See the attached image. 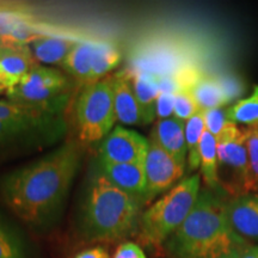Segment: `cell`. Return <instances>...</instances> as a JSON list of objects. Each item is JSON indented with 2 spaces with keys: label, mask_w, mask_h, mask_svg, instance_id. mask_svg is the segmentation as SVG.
<instances>
[{
  "label": "cell",
  "mask_w": 258,
  "mask_h": 258,
  "mask_svg": "<svg viewBox=\"0 0 258 258\" xmlns=\"http://www.w3.org/2000/svg\"><path fill=\"white\" fill-rule=\"evenodd\" d=\"M201 111L198 103L195 101L191 91H180L175 95V108H173V117L186 122Z\"/></svg>",
  "instance_id": "cell-27"
},
{
  "label": "cell",
  "mask_w": 258,
  "mask_h": 258,
  "mask_svg": "<svg viewBox=\"0 0 258 258\" xmlns=\"http://www.w3.org/2000/svg\"><path fill=\"white\" fill-rule=\"evenodd\" d=\"M239 258H258V245H246L239 252Z\"/></svg>",
  "instance_id": "cell-32"
},
{
  "label": "cell",
  "mask_w": 258,
  "mask_h": 258,
  "mask_svg": "<svg viewBox=\"0 0 258 258\" xmlns=\"http://www.w3.org/2000/svg\"><path fill=\"white\" fill-rule=\"evenodd\" d=\"M143 205L106 178L97 163L90 171L80 203V233L89 241L123 240L139 230Z\"/></svg>",
  "instance_id": "cell-2"
},
{
  "label": "cell",
  "mask_w": 258,
  "mask_h": 258,
  "mask_svg": "<svg viewBox=\"0 0 258 258\" xmlns=\"http://www.w3.org/2000/svg\"><path fill=\"white\" fill-rule=\"evenodd\" d=\"M69 92L70 83L63 73L51 67L37 64L6 95L10 101L22 104L64 111L69 103Z\"/></svg>",
  "instance_id": "cell-7"
},
{
  "label": "cell",
  "mask_w": 258,
  "mask_h": 258,
  "mask_svg": "<svg viewBox=\"0 0 258 258\" xmlns=\"http://www.w3.org/2000/svg\"><path fill=\"white\" fill-rule=\"evenodd\" d=\"M98 165L110 182L116 186L131 194L145 203L146 192V175L145 166L141 163L115 164L98 159Z\"/></svg>",
  "instance_id": "cell-14"
},
{
  "label": "cell",
  "mask_w": 258,
  "mask_h": 258,
  "mask_svg": "<svg viewBox=\"0 0 258 258\" xmlns=\"http://www.w3.org/2000/svg\"><path fill=\"white\" fill-rule=\"evenodd\" d=\"M0 46H3V44H2V42H0Z\"/></svg>",
  "instance_id": "cell-34"
},
{
  "label": "cell",
  "mask_w": 258,
  "mask_h": 258,
  "mask_svg": "<svg viewBox=\"0 0 258 258\" xmlns=\"http://www.w3.org/2000/svg\"><path fill=\"white\" fill-rule=\"evenodd\" d=\"M228 120L235 124H245L247 127L258 125V85L246 98L239 99L233 105L226 109Z\"/></svg>",
  "instance_id": "cell-24"
},
{
  "label": "cell",
  "mask_w": 258,
  "mask_h": 258,
  "mask_svg": "<svg viewBox=\"0 0 258 258\" xmlns=\"http://www.w3.org/2000/svg\"><path fill=\"white\" fill-rule=\"evenodd\" d=\"M217 145L219 170H226L230 176L225 189L234 196L249 194V157L245 128L232 123L217 139Z\"/></svg>",
  "instance_id": "cell-8"
},
{
  "label": "cell",
  "mask_w": 258,
  "mask_h": 258,
  "mask_svg": "<svg viewBox=\"0 0 258 258\" xmlns=\"http://www.w3.org/2000/svg\"><path fill=\"white\" fill-rule=\"evenodd\" d=\"M200 184V175L185 177L143 212L139 231L145 244L159 246L166 243L192 211L201 191Z\"/></svg>",
  "instance_id": "cell-5"
},
{
  "label": "cell",
  "mask_w": 258,
  "mask_h": 258,
  "mask_svg": "<svg viewBox=\"0 0 258 258\" xmlns=\"http://www.w3.org/2000/svg\"><path fill=\"white\" fill-rule=\"evenodd\" d=\"M226 213L235 233L258 241V192L234 196L226 202Z\"/></svg>",
  "instance_id": "cell-13"
},
{
  "label": "cell",
  "mask_w": 258,
  "mask_h": 258,
  "mask_svg": "<svg viewBox=\"0 0 258 258\" xmlns=\"http://www.w3.org/2000/svg\"><path fill=\"white\" fill-rule=\"evenodd\" d=\"M37 64L29 46H0V91H11Z\"/></svg>",
  "instance_id": "cell-12"
},
{
  "label": "cell",
  "mask_w": 258,
  "mask_h": 258,
  "mask_svg": "<svg viewBox=\"0 0 258 258\" xmlns=\"http://www.w3.org/2000/svg\"><path fill=\"white\" fill-rule=\"evenodd\" d=\"M206 132L203 111H200L194 117L185 122V143L188 150L186 163L190 172L200 167V145Z\"/></svg>",
  "instance_id": "cell-23"
},
{
  "label": "cell",
  "mask_w": 258,
  "mask_h": 258,
  "mask_svg": "<svg viewBox=\"0 0 258 258\" xmlns=\"http://www.w3.org/2000/svg\"><path fill=\"white\" fill-rule=\"evenodd\" d=\"M114 103L118 122L128 125L145 124L129 73L122 72L114 76Z\"/></svg>",
  "instance_id": "cell-16"
},
{
  "label": "cell",
  "mask_w": 258,
  "mask_h": 258,
  "mask_svg": "<svg viewBox=\"0 0 258 258\" xmlns=\"http://www.w3.org/2000/svg\"><path fill=\"white\" fill-rule=\"evenodd\" d=\"M173 108H175V95H171V93H160L157 99V117L159 120L173 117Z\"/></svg>",
  "instance_id": "cell-29"
},
{
  "label": "cell",
  "mask_w": 258,
  "mask_h": 258,
  "mask_svg": "<svg viewBox=\"0 0 258 258\" xmlns=\"http://www.w3.org/2000/svg\"><path fill=\"white\" fill-rule=\"evenodd\" d=\"M144 166L146 175L145 203L178 184L185 172V166L179 164L153 140H150Z\"/></svg>",
  "instance_id": "cell-9"
},
{
  "label": "cell",
  "mask_w": 258,
  "mask_h": 258,
  "mask_svg": "<svg viewBox=\"0 0 258 258\" xmlns=\"http://www.w3.org/2000/svg\"><path fill=\"white\" fill-rule=\"evenodd\" d=\"M117 121L114 103V77L84 86L76 102L78 141L91 145L103 141Z\"/></svg>",
  "instance_id": "cell-6"
},
{
  "label": "cell",
  "mask_w": 258,
  "mask_h": 258,
  "mask_svg": "<svg viewBox=\"0 0 258 258\" xmlns=\"http://www.w3.org/2000/svg\"><path fill=\"white\" fill-rule=\"evenodd\" d=\"M200 170L208 189L217 191L221 188L220 179H219L217 139L207 131L203 133L200 145Z\"/></svg>",
  "instance_id": "cell-20"
},
{
  "label": "cell",
  "mask_w": 258,
  "mask_h": 258,
  "mask_svg": "<svg viewBox=\"0 0 258 258\" xmlns=\"http://www.w3.org/2000/svg\"><path fill=\"white\" fill-rule=\"evenodd\" d=\"M249 245L234 232L226 202L211 189H202L182 226L165 243L171 258H221Z\"/></svg>",
  "instance_id": "cell-3"
},
{
  "label": "cell",
  "mask_w": 258,
  "mask_h": 258,
  "mask_svg": "<svg viewBox=\"0 0 258 258\" xmlns=\"http://www.w3.org/2000/svg\"><path fill=\"white\" fill-rule=\"evenodd\" d=\"M78 42L76 38L50 35L32 42L30 48L37 62L55 64L62 63Z\"/></svg>",
  "instance_id": "cell-18"
},
{
  "label": "cell",
  "mask_w": 258,
  "mask_h": 258,
  "mask_svg": "<svg viewBox=\"0 0 258 258\" xmlns=\"http://www.w3.org/2000/svg\"><path fill=\"white\" fill-rule=\"evenodd\" d=\"M66 133L63 111L0 101V147H49L59 144Z\"/></svg>",
  "instance_id": "cell-4"
},
{
  "label": "cell",
  "mask_w": 258,
  "mask_h": 258,
  "mask_svg": "<svg viewBox=\"0 0 258 258\" xmlns=\"http://www.w3.org/2000/svg\"><path fill=\"white\" fill-rule=\"evenodd\" d=\"M191 92L201 111L224 108L231 102L217 78L202 77L198 84L194 86Z\"/></svg>",
  "instance_id": "cell-22"
},
{
  "label": "cell",
  "mask_w": 258,
  "mask_h": 258,
  "mask_svg": "<svg viewBox=\"0 0 258 258\" xmlns=\"http://www.w3.org/2000/svg\"><path fill=\"white\" fill-rule=\"evenodd\" d=\"M150 141L138 132L117 125L102 141L99 159L115 164L145 163Z\"/></svg>",
  "instance_id": "cell-11"
},
{
  "label": "cell",
  "mask_w": 258,
  "mask_h": 258,
  "mask_svg": "<svg viewBox=\"0 0 258 258\" xmlns=\"http://www.w3.org/2000/svg\"><path fill=\"white\" fill-rule=\"evenodd\" d=\"M245 131L249 157V192H258V125L246 127Z\"/></svg>",
  "instance_id": "cell-26"
},
{
  "label": "cell",
  "mask_w": 258,
  "mask_h": 258,
  "mask_svg": "<svg viewBox=\"0 0 258 258\" xmlns=\"http://www.w3.org/2000/svg\"><path fill=\"white\" fill-rule=\"evenodd\" d=\"M240 251H235V252H232L230 254H227V256H224V257H221V258H239V252H240Z\"/></svg>",
  "instance_id": "cell-33"
},
{
  "label": "cell",
  "mask_w": 258,
  "mask_h": 258,
  "mask_svg": "<svg viewBox=\"0 0 258 258\" xmlns=\"http://www.w3.org/2000/svg\"><path fill=\"white\" fill-rule=\"evenodd\" d=\"M0 258H27L24 244L17 233L0 220Z\"/></svg>",
  "instance_id": "cell-25"
},
{
  "label": "cell",
  "mask_w": 258,
  "mask_h": 258,
  "mask_svg": "<svg viewBox=\"0 0 258 258\" xmlns=\"http://www.w3.org/2000/svg\"><path fill=\"white\" fill-rule=\"evenodd\" d=\"M72 258H111L109 251L103 246H93L74 254Z\"/></svg>",
  "instance_id": "cell-31"
},
{
  "label": "cell",
  "mask_w": 258,
  "mask_h": 258,
  "mask_svg": "<svg viewBox=\"0 0 258 258\" xmlns=\"http://www.w3.org/2000/svg\"><path fill=\"white\" fill-rule=\"evenodd\" d=\"M129 76H131V73H129ZM131 80L135 98H137L139 108L143 114L145 124L151 123L157 117V99L160 95L157 77L154 74L146 72V71L139 70L137 72H133L131 76Z\"/></svg>",
  "instance_id": "cell-17"
},
{
  "label": "cell",
  "mask_w": 258,
  "mask_h": 258,
  "mask_svg": "<svg viewBox=\"0 0 258 258\" xmlns=\"http://www.w3.org/2000/svg\"><path fill=\"white\" fill-rule=\"evenodd\" d=\"M2 93H3V92H2V91H0V95H2Z\"/></svg>",
  "instance_id": "cell-35"
},
{
  "label": "cell",
  "mask_w": 258,
  "mask_h": 258,
  "mask_svg": "<svg viewBox=\"0 0 258 258\" xmlns=\"http://www.w3.org/2000/svg\"><path fill=\"white\" fill-rule=\"evenodd\" d=\"M151 140L156 141L179 164L186 166L188 150L185 143V122L176 117L158 120L152 131Z\"/></svg>",
  "instance_id": "cell-15"
},
{
  "label": "cell",
  "mask_w": 258,
  "mask_h": 258,
  "mask_svg": "<svg viewBox=\"0 0 258 258\" xmlns=\"http://www.w3.org/2000/svg\"><path fill=\"white\" fill-rule=\"evenodd\" d=\"M112 258H146L144 250L133 241H124L116 249Z\"/></svg>",
  "instance_id": "cell-30"
},
{
  "label": "cell",
  "mask_w": 258,
  "mask_h": 258,
  "mask_svg": "<svg viewBox=\"0 0 258 258\" xmlns=\"http://www.w3.org/2000/svg\"><path fill=\"white\" fill-rule=\"evenodd\" d=\"M93 47L95 41H79L61 63L67 73L84 85L88 84L91 73Z\"/></svg>",
  "instance_id": "cell-19"
},
{
  "label": "cell",
  "mask_w": 258,
  "mask_h": 258,
  "mask_svg": "<svg viewBox=\"0 0 258 258\" xmlns=\"http://www.w3.org/2000/svg\"><path fill=\"white\" fill-rule=\"evenodd\" d=\"M121 51L109 41H95L92 55V69L88 84L105 78L106 74L120 64Z\"/></svg>",
  "instance_id": "cell-21"
},
{
  "label": "cell",
  "mask_w": 258,
  "mask_h": 258,
  "mask_svg": "<svg viewBox=\"0 0 258 258\" xmlns=\"http://www.w3.org/2000/svg\"><path fill=\"white\" fill-rule=\"evenodd\" d=\"M203 117H205L206 131L211 133L215 139H219L225 131L233 123L228 120L226 115V109L218 108L211 109V110L203 111Z\"/></svg>",
  "instance_id": "cell-28"
},
{
  "label": "cell",
  "mask_w": 258,
  "mask_h": 258,
  "mask_svg": "<svg viewBox=\"0 0 258 258\" xmlns=\"http://www.w3.org/2000/svg\"><path fill=\"white\" fill-rule=\"evenodd\" d=\"M50 34L41 30L34 15L21 6L0 5V42L3 46H28Z\"/></svg>",
  "instance_id": "cell-10"
},
{
  "label": "cell",
  "mask_w": 258,
  "mask_h": 258,
  "mask_svg": "<svg viewBox=\"0 0 258 258\" xmlns=\"http://www.w3.org/2000/svg\"><path fill=\"white\" fill-rule=\"evenodd\" d=\"M82 158L83 145L67 140L40 159L11 171L0 183L8 207L31 227H46L62 209Z\"/></svg>",
  "instance_id": "cell-1"
}]
</instances>
